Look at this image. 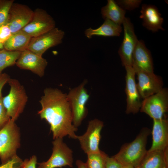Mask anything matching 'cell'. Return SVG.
<instances>
[{"label": "cell", "mask_w": 168, "mask_h": 168, "mask_svg": "<svg viewBox=\"0 0 168 168\" xmlns=\"http://www.w3.org/2000/svg\"><path fill=\"white\" fill-rule=\"evenodd\" d=\"M39 102L41 109L38 114L50 126L54 139L65 136L77 139V128L72 123L71 108L67 94L57 88H47Z\"/></svg>", "instance_id": "cell-1"}, {"label": "cell", "mask_w": 168, "mask_h": 168, "mask_svg": "<svg viewBox=\"0 0 168 168\" xmlns=\"http://www.w3.org/2000/svg\"><path fill=\"white\" fill-rule=\"evenodd\" d=\"M150 133L149 128H142L133 141L124 144L113 156L123 166L138 167L147 152L146 146Z\"/></svg>", "instance_id": "cell-2"}, {"label": "cell", "mask_w": 168, "mask_h": 168, "mask_svg": "<svg viewBox=\"0 0 168 168\" xmlns=\"http://www.w3.org/2000/svg\"><path fill=\"white\" fill-rule=\"evenodd\" d=\"M21 134L15 121L10 119L0 130V158L2 165L20 159L16 152L21 145Z\"/></svg>", "instance_id": "cell-3"}, {"label": "cell", "mask_w": 168, "mask_h": 168, "mask_svg": "<svg viewBox=\"0 0 168 168\" xmlns=\"http://www.w3.org/2000/svg\"><path fill=\"white\" fill-rule=\"evenodd\" d=\"M8 82L10 87V91L2 97V102L7 115L15 121L23 111L28 96L24 87L17 80L10 78Z\"/></svg>", "instance_id": "cell-4"}, {"label": "cell", "mask_w": 168, "mask_h": 168, "mask_svg": "<svg viewBox=\"0 0 168 168\" xmlns=\"http://www.w3.org/2000/svg\"><path fill=\"white\" fill-rule=\"evenodd\" d=\"M86 82L85 80L78 86L71 89L67 94L72 112V123L77 128L86 117L88 113L86 105L90 96L85 88Z\"/></svg>", "instance_id": "cell-5"}, {"label": "cell", "mask_w": 168, "mask_h": 168, "mask_svg": "<svg viewBox=\"0 0 168 168\" xmlns=\"http://www.w3.org/2000/svg\"><path fill=\"white\" fill-rule=\"evenodd\" d=\"M52 154L46 161L38 163L37 168H61L68 166L73 167V151L63 142V138H58L52 142Z\"/></svg>", "instance_id": "cell-6"}, {"label": "cell", "mask_w": 168, "mask_h": 168, "mask_svg": "<svg viewBox=\"0 0 168 168\" xmlns=\"http://www.w3.org/2000/svg\"><path fill=\"white\" fill-rule=\"evenodd\" d=\"M168 110V91L166 88L144 99L142 101L140 111L153 119L165 118Z\"/></svg>", "instance_id": "cell-7"}, {"label": "cell", "mask_w": 168, "mask_h": 168, "mask_svg": "<svg viewBox=\"0 0 168 168\" xmlns=\"http://www.w3.org/2000/svg\"><path fill=\"white\" fill-rule=\"evenodd\" d=\"M65 34L63 30L55 27L38 36L31 38L26 49L42 56L47 49L61 44Z\"/></svg>", "instance_id": "cell-8"}, {"label": "cell", "mask_w": 168, "mask_h": 168, "mask_svg": "<svg viewBox=\"0 0 168 168\" xmlns=\"http://www.w3.org/2000/svg\"><path fill=\"white\" fill-rule=\"evenodd\" d=\"M104 127L101 121L94 119L89 121L86 132L77 136L82 150L86 154L99 152V145L101 138V132Z\"/></svg>", "instance_id": "cell-9"}, {"label": "cell", "mask_w": 168, "mask_h": 168, "mask_svg": "<svg viewBox=\"0 0 168 168\" xmlns=\"http://www.w3.org/2000/svg\"><path fill=\"white\" fill-rule=\"evenodd\" d=\"M55 27V22L53 18L46 11L37 8L34 11L31 21L21 30L32 38L41 35Z\"/></svg>", "instance_id": "cell-10"}, {"label": "cell", "mask_w": 168, "mask_h": 168, "mask_svg": "<svg viewBox=\"0 0 168 168\" xmlns=\"http://www.w3.org/2000/svg\"><path fill=\"white\" fill-rule=\"evenodd\" d=\"M122 24L124 37L119 50V54L123 66L132 67L133 54L138 40L135 33L133 26L129 19L125 17Z\"/></svg>", "instance_id": "cell-11"}, {"label": "cell", "mask_w": 168, "mask_h": 168, "mask_svg": "<svg viewBox=\"0 0 168 168\" xmlns=\"http://www.w3.org/2000/svg\"><path fill=\"white\" fill-rule=\"evenodd\" d=\"M133 68L137 76V87L141 98L144 99L162 89L161 79L154 72H149L137 68Z\"/></svg>", "instance_id": "cell-12"}, {"label": "cell", "mask_w": 168, "mask_h": 168, "mask_svg": "<svg viewBox=\"0 0 168 168\" xmlns=\"http://www.w3.org/2000/svg\"><path fill=\"white\" fill-rule=\"evenodd\" d=\"M125 92L126 96V107L127 114H135L140 110L142 101L137 87L135 79V72L132 67H125Z\"/></svg>", "instance_id": "cell-13"}, {"label": "cell", "mask_w": 168, "mask_h": 168, "mask_svg": "<svg viewBox=\"0 0 168 168\" xmlns=\"http://www.w3.org/2000/svg\"><path fill=\"white\" fill-rule=\"evenodd\" d=\"M34 14L28 6L13 3L9 12L6 25L10 28L12 34L21 30L31 21Z\"/></svg>", "instance_id": "cell-14"}, {"label": "cell", "mask_w": 168, "mask_h": 168, "mask_svg": "<svg viewBox=\"0 0 168 168\" xmlns=\"http://www.w3.org/2000/svg\"><path fill=\"white\" fill-rule=\"evenodd\" d=\"M16 64L21 69L30 70L40 77L44 76L47 60L27 49L21 52Z\"/></svg>", "instance_id": "cell-15"}, {"label": "cell", "mask_w": 168, "mask_h": 168, "mask_svg": "<svg viewBox=\"0 0 168 168\" xmlns=\"http://www.w3.org/2000/svg\"><path fill=\"white\" fill-rule=\"evenodd\" d=\"M152 143L148 152L163 150L168 148V120L166 118L153 119Z\"/></svg>", "instance_id": "cell-16"}, {"label": "cell", "mask_w": 168, "mask_h": 168, "mask_svg": "<svg viewBox=\"0 0 168 168\" xmlns=\"http://www.w3.org/2000/svg\"><path fill=\"white\" fill-rule=\"evenodd\" d=\"M132 61L133 67L146 72H154L151 54L142 40H138L137 42L133 52Z\"/></svg>", "instance_id": "cell-17"}, {"label": "cell", "mask_w": 168, "mask_h": 168, "mask_svg": "<svg viewBox=\"0 0 168 168\" xmlns=\"http://www.w3.org/2000/svg\"><path fill=\"white\" fill-rule=\"evenodd\" d=\"M140 12V18L143 21V25L147 29L154 32L164 30L162 27L163 19L155 6L143 4Z\"/></svg>", "instance_id": "cell-18"}, {"label": "cell", "mask_w": 168, "mask_h": 168, "mask_svg": "<svg viewBox=\"0 0 168 168\" xmlns=\"http://www.w3.org/2000/svg\"><path fill=\"white\" fill-rule=\"evenodd\" d=\"M138 168H168V148L148 152Z\"/></svg>", "instance_id": "cell-19"}, {"label": "cell", "mask_w": 168, "mask_h": 168, "mask_svg": "<svg viewBox=\"0 0 168 168\" xmlns=\"http://www.w3.org/2000/svg\"><path fill=\"white\" fill-rule=\"evenodd\" d=\"M122 30V27L111 21L105 19L103 24L99 27L93 29L91 28L86 29L84 31L85 36L88 39L93 36L106 37L119 36Z\"/></svg>", "instance_id": "cell-20"}, {"label": "cell", "mask_w": 168, "mask_h": 168, "mask_svg": "<svg viewBox=\"0 0 168 168\" xmlns=\"http://www.w3.org/2000/svg\"><path fill=\"white\" fill-rule=\"evenodd\" d=\"M31 38L22 30H19L12 34L3 44L4 48L8 51L22 52L27 49Z\"/></svg>", "instance_id": "cell-21"}, {"label": "cell", "mask_w": 168, "mask_h": 168, "mask_svg": "<svg viewBox=\"0 0 168 168\" xmlns=\"http://www.w3.org/2000/svg\"><path fill=\"white\" fill-rule=\"evenodd\" d=\"M101 14L105 20H110L120 25L125 17V11L116 1L108 0L107 4L101 8Z\"/></svg>", "instance_id": "cell-22"}, {"label": "cell", "mask_w": 168, "mask_h": 168, "mask_svg": "<svg viewBox=\"0 0 168 168\" xmlns=\"http://www.w3.org/2000/svg\"><path fill=\"white\" fill-rule=\"evenodd\" d=\"M21 52L10 51L4 48L0 50V74L6 68L16 64Z\"/></svg>", "instance_id": "cell-23"}, {"label": "cell", "mask_w": 168, "mask_h": 168, "mask_svg": "<svg viewBox=\"0 0 168 168\" xmlns=\"http://www.w3.org/2000/svg\"><path fill=\"white\" fill-rule=\"evenodd\" d=\"M87 155L86 165L87 168H106L108 155L100 151L98 152Z\"/></svg>", "instance_id": "cell-24"}, {"label": "cell", "mask_w": 168, "mask_h": 168, "mask_svg": "<svg viewBox=\"0 0 168 168\" xmlns=\"http://www.w3.org/2000/svg\"><path fill=\"white\" fill-rule=\"evenodd\" d=\"M14 0H0V27L6 24L10 8Z\"/></svg>", "instance_id": "cell-25"}, {"label": "cell", "mask_w": 168, "mask_h": 168, "mask_svg": "<svg viewBox=\"0 0 168 168\" xmlns=\"http://www.w3.org/2000/svg\"><path fill=\"white\" fill-rule=\"evenodd\" d=\"M116 2L124 10H132L139 7L141 0H119Z\"/></svg>", "instance_id": "cell-26"}, {"label": "cell", "mask_w": 168, "mask_h": 168, "mask_svg": "<svg viewBox=\"0 0 168 168\" xmlns=\"http://www.w3.org/2000/svg\"><path fill=\"white\" fill-rule=\"evenodd\" d=\"M2 96L0 98V130L7 124L11 119L7 115L6 110L2 102Z\"/></svg>", "instance_id": "cell-27"}, {"label": "cell", "mask_w": 168, "mask_h": 168, "mask_svg": "<svg viewBox=\"0 0 168 168\" xmlns=\"http://www.w3.org/2000/svg\"><path fill=\"white\" fill-rule=\"evenodd\" d=\"M12 33L9 27L6 25L0 27V42L4 44L11 36Z\"/></svg>", "instance_id": "cell-28"}, {"label": "cell", "mask_w": 168, "mask_h": 168, "mask_svg": "<svg viewBox=\"0 0 168 168\" xmlns=\"http://www.w3.org/2000/svg\"><path fill=\"white\" fill-rule=\"evenodd\" d=\"M37 158L35 155H33L30 159H25L22 161L21 165V168H36Z\"/></svg>", "instance_id": "cell-29"}, {"label": "cell", "mask_w": 168, "mask_h": 168, "mask_svg": "<svg viewBox=\"0 0 168 168\" xmlns=\"http://www.w3.org/2000/svg\"><path fill=\"white\" fill-rule=\"evenodd\" d=\"M123 166L113 156H107L106 168H121Z\"/></svg>", "instance_id": "cell-30"}, {"label": "cell", "mask_w": 168, "mask_h": 168, "mask_svg": "<svg viewBox=\"0 0 168 168\" xmlns=\"http://www.w3.org/2000/svg\"><path fill=\"white\" fill-rule=\"evenodd\" d=\"M10 78L9 75L6 73L0 74V98L2 96L1 92L2 88L8 82Z\"/></svg>", "instance_id": "cell-31"}, {"label": "cell", "mask_w": 168, "mask_h": 168, "mask_svg": "<svg viewBox=\"0 0 168 168\" xmlns=\"http://www.w3.org/2000/svg\"><path fill=\"white\" fill-rule=\"evenodd\" d=\"M76 165L77 168H87L85 163L80 160H77L76 161Z\"/></svg>", "instance_id": "cell-32"}, {"label": "cell", "mask_w": 168, "mask_h": 168, "mask_svg": "<svg viewBox=\"0 0 168 168\" xmlns=\"http://www.w3.org/2000/svg\"><path fill=\"white\" fill-rule=\"evenodd\" d=\"M121 168H134V167L130 166H123Z\"/></svg>", "instance_id": "cell-33"}, {"label": "cell", "mask_w": 168, "mask_h": 168, "mask_svg": "<svg viewBox=\"0 0 168 168\" xmlns=\"http://www.w3.org/2000/svg\"><path fill=\"white\" fill-rule=\"evenodd\" d=\"M4 49L3 44L0 42V50Z\"/></svg>", "instance_id": "cell-34"}, {"label": "cell", "mask_w": 168, "mask_h": 168, "mask_svg": "<svg viewBox=\"0 0 168 168\" xmlns=\"http://www.w3.org/2000/svg\"><path fill=\"white\" fill-rule=\"evenodd\" d=\"M0 168H2V167L1 166H0Z\"/></svg>", "instance_id": "cell-35"}, {"label": "cell", "mask_w": 168, "mask_h": 168, "mask_svg": "<svg viewBox=\"0 0 168 168\" xmlns=\"http://www.w3.org/2000/svg\"><path fill=\"white\" fill-rule=\"evenodd\" d=\"M138 168V167H136V168Z\"/></svg>", "instance_id": "cell-36"}]
</instances>
